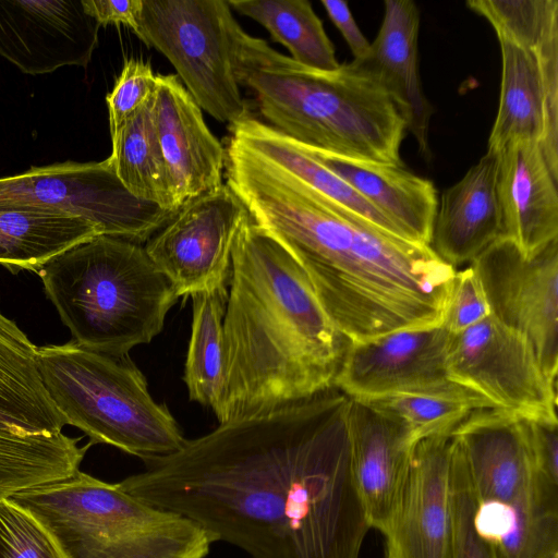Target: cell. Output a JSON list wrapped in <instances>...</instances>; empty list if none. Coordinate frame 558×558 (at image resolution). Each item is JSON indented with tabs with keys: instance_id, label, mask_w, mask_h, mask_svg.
Segmentation results:
<instances>
[{
	"instance_id": "f546056e",
	"label": "cell",
	"mask_w": 558,
	"mask_h": 558,
	"mask_svg": "<svg viewBox=\"0 0 558 558\" xmlns=\"http://www.w3.org/2000/svg\"><path fill=\"white\" fill-rule=\"evenodd\" d=\"M192 326L183 380L190 400L218 412L225 385L226 288L191 295Z\"/></svg>"
},
{
	"instance_id": "f1b7e54d",
	"label": "cell",
	"mask_w": 558,
	"mask_h": 558,
	"mask_svg": "<svg viewBox=\"0 0 558 558\" xmlns=\"http://www.w3.org/2000/svg\"><path fill=\"white\" fill-rule=\"evenodd\" d=\"M231 10L247 16L284 46L296 63L318 71L337 70L341 63L322 20L307 0H228Z\"/></svg>"
},
{
	"instance_id": "e575fe53",
	"label": "cell",
	"mask_w": 558,
	"mask_h": 558,
	"mask_svg": "<svg viewBox=\"0 0 558 558\" xmlns=\"http://www.w3.org/2000/svg\"><path fill=\"white\" fill-rule=\"evenodd\" d=\"M157 75L149 62L129 58L106 100L109 112V128L112 136L118 130L154 97Z\"/></svg>"
},
{
	"instance_id": "cb8c5ba5",
	"label": "cell",
	"mask_w": 558,
	"mask_h": 558,
	"mask_svg": "<svg viewBox=\"0 0 558 558\" xmlns=\"http://www.w3.org/2000/svg\"><path fill=\"white\" fill-rule=\"evenodd\" d=\"M420 11L411 0H386L378 34L371 43L365 63L385 83L403 112L408 131L420 153L429 158V121L433 108L427 100L418 71Z\"/></svg>"
},
{
	"instance_id": "9c48e42d",
	"label": "cell",
	"mask_w": 558,
	"mask_h": 558,
	"mask_svg": "<svg viewBox=\"0 0 558 558\" xmlns=\"http://www.w3.org/2000/svg\"><path fill=\"white\" fill-rule=\"evenodd\" d=\"M240 28L228 0H142L135 35L169 60L201 109L233 126L250 117L234 73Z\"/></svg>"
},
{
	"instance_id": "7a4b0ae2",
	"label": "cell",
	"mask_w": 558,
	"mask_h": 558,
	"mask_svg": "<svg viewBox=\"0 0 558 558\" xmlns=\"http://www.w3.org/2000/svg\"><path fill=\"white\" fill-rule=\"evenodd\" d=\"M226 184L251 219L300 265L350 342L440 326L457 272L427 245L389 235L245 147Z\"/></svg>"
},
{
	"instance_id": "8fae6325",
	"label": "cell",
	"mask_w": 558,
	"mask_h": 558,
	"mask_svg": "<svg viewBox=\"0 0 558 558\" xmlns=\"http://www.w3.org/2000/svg\"><path fill=\"white\" fill-rule=\"evenodd\" d=\"M450 380L525 418H557V379L543 371L531 342L492 315L450 335Z\"/></svg>"
},
{
	"instance_id": "d4e9b609",
	"label": "cell",
	"mask_w": 558,
	"mask_h": 558,
	"mask_svg": "<svg viewBox=\"0 0 558 558\" xmlns=\"http://www.w3.org/2000/svg\"><path fill=\"white\" fill-rule=\"evenodd\" d=\"M230 130L231 136L242 145L286 171L318 195L356 215L376 229L404 240L398 228L387 217L293 140L251 116L230 126Z\"/></svg>"
},
{
	"instance_id": "603a6c76",
	"label": "cell",
	"mask_w": 558,
	"mask_h": 558,
	"mask_svg": "<svg viewBox=\"0 0 558 558\" xmlns=\"http://www.w3.org/2000/svg\"><path fill=\"white\" fill-rule=\"evenodd\" d=\"M300 146L387 217L405 241L429 246L438 205L430 180L404 165L350 159Z\"/></svg>"
},
{
	"instance_id": "ba28073f",
	"label": "cell",
	"mask_w": 558,
	"mask_h": 558,
	"mask_svg": "<svg viewBox=\"0 0 558 558\" xmlns=\"http://www.w3.org/2000/svg\"><path fill=\"white\" fill-rule=\"evenodd\" d=\"M66 425L43 380L37 347L0 312V499L73 475L90 444Z\"/></svg>"
},
{
	"instance_id": "4dcf8cb0",
	"label": "cell",
	"mask_w": 558,
	"mask_h": 558,
	"mask_svg": "<svg viewBox=\"0 0 558 558\" xmlns=\"http://www.w3.org/2000/svg\"><path fill=\"white\" fill-rule=\"evenodd\" d=\"M362 402L398 420L415 444L451 433L475 410L496 409L482 395L454 381L430 390L388 395Z\"/></svg>"
},
{
	"instance_id": "2e32d148",
	"label": "cell",
	"mask_w": 558,
	"mask_h": 558,
	"mask_svg": "<svg viewBox=\"0 0 558 558\" xmlns=\"http://www.w3.org/2000/svg\"><path fill=\"white\" fill-rule=\"evenodd\" d=\"M450 435L478 502L512 507L544 488H558L537 475L520 416L500 409L475 410Z\"/></svg>"
},
{
	"instance_id": "30bf717a",
	"label": "cell",
	"mask_w": 558,
	"mask_h": 558,
	"mask_svg": "<svg viewBox=\"0 0 558 558\" xmlns=\"http://www.w3.org/2000/svg\"><path fill=\"white\" fill-rule=\"evenodd\" d=\"M0 206H38L68 211L94 222L102 234L143 243L178 210L132 195L108 158L64 161L0 178Z\"/></svg>"
},
{
	"instance_id": "4fadbf2b",
	"label": "cell",
	"mask_w": 558,
	"mask_h": 558,
	"mask_svg": "<svg viewBox=\"0 0 558 558\" xmlns=\"http://www.w3.org/2000/svg\"><path fill=\"white\" fill-rule=\"evenodd\" d=\"M248 218L222 184L183 204L144 247L178 296L226 288L234 240Z\"/></svg>"
},
{
	"instance_id": "9a60e30c",
	"label": "cell",
	"mask_w": 558,
	"mask_h": 558,
	"mask_svg": "<svg viewBox=\"0 0 558 558\" xmlns=\"http://www.w3.org/2000/svg\"><path fill=\"white\" fill-rule=\"evenodd\" d=\"M99 27L82 0H0V56L33 75L85 68Z\"/></svg>"
},
{
	"instance_id": "484cf974",
	"label": "cell",
	"mask_w": 558,
	"mask_h": 558,
	"mask_svg": "<svg viewBox=\"0 0 558 558\" xmlns=\"http://www.w3.org/2000/svg\"><path fill=\"white\" fill-rule=\"evenodd\" d=\"M102 234L92 221L38 206H0V265L12 274L38 271L71 246Z\"/></svg>"
},
{
	"instance_id": "44dd1931",
	"label": "cell",
	"mask_w": 558,
	"mask_h": 558,
	"mask_svg": "<svg viewBox=\"0 0 558 558\" xmlns=\"http://www.w3.org/2000/svg\"><path fill=\"white\" fill-rule=\"evenodd\" d=\"M557 183L538 143L518 140L497 151L502 238L525 256L558 239Z\"/></svg>"
},
{
	"instance_id": "7c38bea8",
	"label": "cell",
	"mask_w": 558,
	"mask_h": 558,
	"mask_svg": "<svg viewBox=\"0 0 558 558\" xmlns=\"http://www.w3.org/2000/svg\"><path fill=\"white\" fill-rule=\"evenodd\" d=\"M484 290L490 315L523 335L545 374L558 371V239L525 256L500 238L470 265Z\"/></svg>"
},
{
	"instance_id": "74e56055",
	"label": "cell",
	"mask_w": 558,
	"mask_h": 558,
	"mask_svg": "<svg viewBox=\"0 0 558 558\" xmlns=\"http://www.w3.org/2000/svg\"><path fill=\"white\" fill-rule=\"evenodd\" d=\"M82 4L99 26L122 24L136 34L142 0H82Z\"/></svg>"
},
{
	"instance_id": "836d02e7",
	"label": "cell",
	"mask_w": 558,
	"mask_h": 558,
	"mask_svg": "<svg viewBox=\"0 0 558 558\" xmlns=\"http://www.w3.org/2000/svg\"><path fill=\"white\" fill-rule=\"evenodd\" d=\"M0 558H64L47 529L10 498L0 499Z\"/></svg>"
},
{
	"instance_id": "8d00e7d4",
	"label": "cell",
	"mask_w": 558,
	"mask_h": 558,
	"mask_svg": "<svg viewBox=\"0 0 558 558\" xmlns=\"http://www.w3.org/2000/svg\"><path fill=\"white\" fill-rule=\"evenodd\" d=\"M522 420L537 475L558 485V418Z\"/></svg>"
},
{
	"instance_id": "277c9868",
	"label": "cell",
	"mask_w": 558,
	"mask_h": 558,
	"mask_svg": "<svg viewBox=\"0 0 558 558\" xmlns=\"http://www.w3.org/2000/svg\"><path fill=\"white\" fill-rule=\"evenodd\" d=\"M234 73L268 125L331 155L403 166L407 120L385 83L353 60L330 72L306 68L241 27Z\"/></svg>"
},
{
	"instance_id": "d6986e66",
	"label": "cell",
	"mask_w": 558,
	"mask_h": 558,
	"mask_svg": "<svg viewBox=\"0 0 558 558\" xmlns=\"http://www.w3.org/2000/svg\"><path fill=\"white\" fill-rule=\"evenodd\" d=\"M153 113L177 206L221 186L226 148L177 75H157Z\"/></svg>"
},
{
	"instance_id": "ffe728a7",
	"label": "cell",
	"mask_w": 558,
	"mask_h": 558,
	"mask_svg": "<svg viewBox=\"0 0 558 558\" xmlns=\"http://www.w3.org/2000/svg\"><path fill=\"white\" fill-rule=\"evenodd\" d=\"M350 444L353 480L366 519L383 534L407 485L416 444L398 420L354 399Z\"/></svg>"
},
{
	"instance_id": "ac0fdd59",
	"label": "cell",
	"mask_w": 558,
	"mask_h": 558,
	"mask_svg": "<svg viewBox=\"0 0 558 558\" xmlns=\"http://www.w3.org/2000/svg\"><path fill=\"white\" fill-rule=\"evenodd\" d=\"M498 40L500 98L487 149L499 151L518 140L538 143L558 179V56L539 58L535 50Z\"/></svg>"
},
{
	"instance_id": "d590c367",
	"label": "cell",
	"mask_w": 558,
	"mask_h": 558,
	"mask_svg": "<svg viewBox=\"0 0 558 558\" xmlns=\"http://www.w3.org/2000/svg\"><path fill=\"white\" fill-rule=\"evenodd\" d=\"M490 315L489 306L474 269L457 271L441 326L450 333L461 332Z\"/></svg>"
},
{
	"instance_id": "3957f363",
	"label": "cell",
	"mask_w": 558,
	"mask_h": 558,
	"mask_svg": "<svg viewBox=\"0 0 558 558\" xmlns=\"http://www.w3.org/2000/svg\"><path fill=\"white\" fill-rule=\"evenodd\" d=\"M223 339L220 424L335 387L349 344L300 265L251 217L232 248Z\"/></svg>"
},
{
	"instance_id": "4316f807",
	"label": "cell",
	"mask_w": 558,
	"mask_h": 558,
	"mask_svg": "<svg viewBox=\"0 0 558 558\" xmlns=\"http://www.w3.org/2000/svg\"><path fill=\"white\" fill-rule=\"evenodd\" d=\"M474 522L498 558H558L557 489H544L512 507L481 505Z\"/></svg>"
},
{
	"instance_id": "52a82bcc",
	"label": "cell",
	"mask_w": 558,
	"mask_h": 558,
	"mask_svg": "<svg viewBox=\"0 0 558 558\" xmlns=\"http://www.w3.org/2000/svg\"><path fill=\"white\" fill-rule=\"evenodd\" d=\"M45 386L66 425L89 444H106L147 461L185 442L170 413L148 391L131 359L83 348L74 341L37 347Z\"/></svg>"
},
{
	"instance_id": "f35d334b",
	"label": "cell",
	"mask_w": 558,
	"mask_h": 558,
	"mask_svg": "<svg viewBox=\"0 0 558 558\" xmlns=\"http://www.w3.org/2000/svg\"><path fill=\"white\" fill-rule=\"evenodd\" d=\"M322 4L348 44L353 60L367 59L371 52V43L356 24L348 3L343 0H322Z\"/></svg>"
},
{
	"instance_id": "7402d4cb",
	"label": "cell",
	"mask_w": 558,
	"mask_h": 558,
	"mask_svg": "<svg viewBox=\"0 0 558 558\" xmlns=\"http://www.w3.org/2000/svg\"><path fill=\"white\" fill-rule=\"evenodd\" d=\"M497 151L487 149L438 201L429 247L447 264L472 263L502 238L496 190Z\"/></svg>"
},
{
	"instance_id": "8992f818",
	"label": "cell",
	"mask_w": 558,
	"mask_h": 558,
	"mask_svg": "<svg viewBox=\"0 0 558 558\" xmlns=\"http://www.w3.org/2000/svg\"><path fill=\"white\" fill-rule=\"evenodd\" d=\"M50 533L64 558H206L199 524L82 471L10 497Z\"/></svg>"
},
{
	"instance_id": "1f68e13d",
	"label": "cell",
	"mask_w": 558,
	"mask_h": 558,
	"mask_svg": "<svg viewBox=\"0 0 558 558\" xmlns=\"http://www.w3.org/2000/svg\"><path fill=\"white\" fill-rule=\"evenodd\" d=\"M466 5L490 23L498 39L532 50L558 39L557 0H470Z\"/></svg>"
},
{
	"instance_id": "6da1fadb",
	"label": "cell",
	"mask_w": 558,
	"mask_h": 558,
	"mask_svg": "<svg viewBox=\"0 0 558 558\" xmlns=\"http://www.w3.org/2000/svg\"><path fill=\"white\" fill-rule=\"evenodd\" d=\"M351 402L331 387L230 420L119 484L252 558H360L371 526L352 474Z\"/></svg>"
},
{
	"instance_id": "5bb4252c",
	"label": "cell",
	"mask_w": 558,
	"mask_h": 558,
	"mask_svg": "<svg viewBox=\"0 0 558 558\" xmlns=\"http://www.w3.org/2000/svg\"><path fill=\"white\" fill-rule=\"evenodd\" d=\"M449 338L440 325L349 342L333 386L361 401L445 386Z\"/></svg>"
},
{
	"instance_id": "83f0119b",
	"label": "cell",
	"mask_w": 558,
	"mask_h": 558,
	"mask_svg": "<svg viewBox=\"0 0 558 558\" xmlns=\"http://www.w3.org/2000/svg\"><path fill=\"white\" fill-rule=\"evenodd\" d=\"M108 160L135 197L178 210L167 165L157 136L153 99L111 136Z\"/></svg>"
},
{
	"instance_id": "d6a6232c",
	"label": "cell",
	"mask_w": 558,
	"mask_h": 558,
	"mask_svg": "<svg viewBox=\"0 0 558 558\" xmlns=\"http://www.w3.org/2000/svg\"><path fill=\"white\" fill-rule=\"evenodd\" d=\"M476 505V496L466 466L452 440L450 478L451 558H498L494 546L475 527Z\"/></svg>"
},
{
	"instance_id": "5b68a950",
	"label": "cell",
	"mask_w": 558,
	"mask_h": 558,
	"mask_svg": "<svg viewBox=\"0 0 558 558\" xmlns=\"http://www.w3.org/2000/svg\"><path fill=\"white\" fill-rule=\"evenodd\" d=\"M37 274L72 341L112 356L149 343L179 298L141 243L110 234L71 246Z\"/></svg>"
},
{
	"instance_id": "e0dca14e",
	"label": "cell",
	"mask_w": 558,
	"mask_h": 558,
	"mask_svg": "<svg viewBox=\"0 0 558 558\" xmlns=\"http://www.w3.org/2000/svg\"><path fill=\"white\" fill-rule=\"evenodd\" d=\"M449 434L420 440L399 505L386 529L385 558H451Z\"/></svg>"
}]
</instances>
